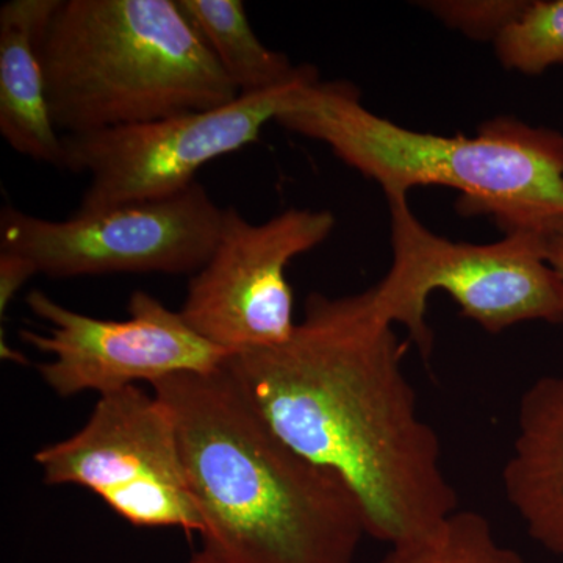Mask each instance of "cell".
<instances>
[{
  "instance_id": "obj_1",
  "label": "cell",
  "mask_w": 563,
  "mask_h": 563,
  "mask_svg": "<svg viewBox=\"0 0 563 563\" xmlns=\"http://www.w3.org/2000/svg\"><path fill=\"white\" fill-rule=\"evenodd\" d=\"M406 344L373 290L312 292L290 339L225 368L277 437L354 493L373 539L395 544L457 512L435 431L402 369Z\"/></svg>"
},
{
  "instance_id": "obj_2",
  "label": "cell",
  "mask_w": 563,
  "mask_h": 563,
  "mask_svg": "<svg viewBox=\"0 0 563 563\" xmlns=\"http://www.w3.org/2000/svg\"><path fill=\"white\" fill-rule=\"evenodd\" d=\"M173 415L202 520L188 563H352L366 532L354 493L282 442L224 365L152 384Z\"/></svg>"
},
{
  "instance_id": "obj_3",
  "label": "cell",
  "mask_w": 563,
  "mask_h": 563,
  "mask_svg": "<svg viewBox=\"0 0 563 563\" xmlns=\"http://www.w3.org/2000/svg\"><path fill=\"white\" fill-rule=\"evenodd\" d=\"M277 124L321 141L385 198L415 187L453 188L459 211L490 218L506 235H542L563 218V135L515 118H493L474 136L402 128L363 106L347 81H310L277 114Z\"/></svg>"
},
{
  "instance_id": "obj_4",
  "label": "cell",
  "mask_w": 563,
  "mask_h": 563,
  "mask_svg": "<svg viewBox=\"0 0 563 563\" xmlns=\"http://www.w3.org/2000/svg\"><path fill=\"white\" fill-rule=\"evenodd\" d=\"M41 62L62 135L240 98L177 0H60L41 41Z\"/></svg>"
},
{
  "instance_id": "obj_5",
  "label": "cell",
  "mask_w": 563,
  "mask_h": 563,
  "mask_svg": "<svg viewBox=\"0 0 563 563\" xmlns=\"http://www.w3.org/2000/svg\"><path fill=\"white\" fill-rule=\"evenodd\" d=\"M393 263L373 287L385 320L409 333L424 361L433 336L426 310L432 291H446L463 317L488 333L528 321H563V284L544 257L539 233L517 232L488 244L455 243L429 231L409 198L387 199Z\"/></svg>"
},
{
  "instance_id": "obj_6",
  "label": "cell",
  "mask_w": 563,
  "mask_h": 563,
  "mask_svg": "<svg viewBox=\"0 0 563 563\" xmlns=\"http://www.w3.org/2000/svg\"><path fill=\"white\" fill-rule=\"evenodd\" d=\"M47 485H77L136 528L202 532L173 415L139 385L99 396L84 428L35 454Z\"/></svg>"
},
{
  "instance_id": "obj_7",
  "label": "cell",
  "mask_w": 563,
  "mask_h": 563,
  "mask_svg": "<svg viewBox=\"0 0 563 563\" xmlns=\"http://www.w3.org/2000/svg\"><path fill=\"white\" fill-rule=\"evenodd\" d=\"M320 79L310 66L284 87L242 95L228 106L102 131L63 135V169L87 174L76 213L158 201L190 188L207 163L258 141L296 92Z\"/></svg>"
},
{
  "instance_id": "obj_8",
  "label": "cell",
  "mask_w": 563,
  "mask_h": 563,
  "mask_svg": "<svg viewBox=\"0 0 563 563\" xmlns=\"http://www.w3.org/2000/svg\"><path fill=\"white\" fill-rule=\"evenodd\" d=\"M224 209L201 184L158 201L47 220L7 206L0 251L55 279L101 274H196L220 239Z\"/></svg>"
},
{
  "instance_id": "obj_9",
  "label": "cell",
  "mask_w": 563,
  "mask_h": 563,
  "mask_svg": "<svg viewBox=\"0 0 563 563\" xmlns=\"http://www.w3.org/2000/svg\"><path fill=\"white\" fill-rule=\"evenodd\" d=\"M333 229L329 210L288 209L252 224L228 207L213 254L192 274L181 317L232 355L287 342L298 324L288 265L324 243Z\"/></svg>"
},
{
  "instance_id": "obj_10",
  "label": "cell",
  "mask_w": 563,
  "mask_h": 563,
  "mask_svg": "<svg viewBox=\"0 0 563 563\" xmlns=\"http://www.w3.org/2000/svg\"><path fill=\"white\" fill-rule=\"evenodd\" d=\"M27 306L46 322L47 333L21 331L22 342L51 355L40 363L38 373L60 398L85 391L102 396L176 374L210 373L232 355L147 291L132 292L125 320L76 312L41 290L29 292Z\"/></svg>"
},
{
  "instance_id": "obj_11",
  "label": "cell",
  "mask_w": 563,
  "mask_h": 563,
  "mask_svg": "<svg viewBox=\"0 0 563 563\" xmlns=\"http://www.w3.org/2000/svg\"><path fill=\"white\" fill-rule=\"evenodd\" d=\"M503 484L529 536L563 555V374L542 377L521 396Z\"/></svg>"
},
{
  "instance_id": "obj_12",
  "label": "cell",
  "mask_w": 563,
  "mask_h": 563,
  "mask_svg": "<svg viewBox=\"0 0 563 563\" xmlns=\"http://www.w3.org/2000/svg\"><path fill=\"white\" fill-rule=\"evenodd\" d=\"M60 0L0 7V133L24 157L63 168L65 144L52 121L41 41Z\"/></svg>"
},
{
  "instance_id": "obj_13",
  "label": "cell",
  "mask_w": 563,
  "mask_h": 563,
  "mask_svg": "<svg viewBox=\"0 0 563 563\" xmlns=\"http://www.w3.org/2000/svg\"><path fill=\"white\" fill-rule=\"evenodd\" d=\"M236 91L257 95L291 84L309 70L269 49L251 27L242 0H177Z\"/></svg>"
},
{
  "instance_id": "obj_14",
  "label": "cell",
  "mask_w": 563,
  "mask_h": 563,
  "mask_svg": "<svg viewBox=\"0 0 563 563\" xmlns=\"http://www.w3.org/2000/svg\"><path fill=\"white\" fill-rule=\"evenodd\" d=\"M379 563H528L493 536L484 515L457 510L433 531L395 544Z\"/></svg>"
},
{
  "instance_id": "obj_15",
  "label": "cell",
  "mask_w": 563,
  "mask_h": 563,
  "mask_svg": "<svg viewBox=\"0 0 563 563\" xmlns=\"http://www.w3.org/2000/svg\"><path fill=\"white\" fill-rule=\"evenodd\" d=\"M493 44L504 68L526 76L563 65V0L526 3Z\"/></svg>"
},
{
  "instance_id": "obj_16",
  "label": "cell",
  "mask_w": 563,
  "mask_h": 563,
  "mask_svg": "<svg viewBox=\"0 0 563 563\" xmlns=\"http://www.w3.org/2000/svg\"><path fill=\"white\" fill-rule=\"evenodd\" d=\"M526 3L521 0H442L421 5L470 38L493 43L510 22L520 16Z\"/></svg>"
},
{
  "instance_id": "obj_17",
  "label": "cell",
  "mask_w": 563,
  "mask_h": 563,
  "mask_svg": "<svg viewBox=\"0 0 563 563\" xmlns=\"http://www.w3.org/2000/svg\"><path fill=\"white\" fill-rule=\"evenodd\" d=\"M35 266L14 252L0 251V317H5L11 301L21 288L36 276Z\"/></svg>"
},
{
  "instance_id": "obj_18",
  "label": "cell",
  "mask_w": 563,
  "mask_h": 563,
  "mask_svg": "<svg viewBox=\"0 0 563 563\" xmlns=\"http://www.w3.org/2000/svg\"><path fill=\"white\" fill-rule=\"evenodd\" d=\"M540 236H542L544 257L553 266L563 284V218L551 224Z\"/></svg>"
}]
</instances>
